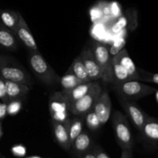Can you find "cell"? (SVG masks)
<instances>
[{"label":"cell","mask_w":158,"mask_h":158,"mask_svg":"<svg viewBox=\"0 0 158 158\" xmlns=\"http://www.w3.org/2000/svg\"><path fill=\"white\" fill-rule=\"evenodd\" d=\"M28 63L31 70L42 83L47 86H53L59 83L60 77L43 58L39 50L29 51Z\"/></svg>","instance_id":"1"},{"label":"cell","mask_w":158,"mask_h":158,"mask_svg":"<svg viewBox=\"0 0 158 158\" xmlns=\"http://www.w3.org/2000/svg\"><path fill=\"white\" fill-rule=\"evenodd\" d=\"M115 93L119 99L126 100H136L154 94L157 90L154 86L144 84L136 80H130L114 85Z\"/></svg>","instance_id":"2"},{"label":"cell","mask_w":158,"mask_h":158,"mask_svg":"<svg viewBox=\"0 0 158 158\" xmlns=\"http://www.w3.org/2000/svg\"><path fill=\"white\" fill-rule=\"evenodd\" d=\"M0 76L5 80L15 82L22 84L31 85V77L26 69L10 60V58L0 56Z\"/></svg>","instance_id":"3"},{"label":"cell","mask_w":158,"mask_h":158,"mask_svg":"<svg viewBox=\"0 0 158 158\" xmlns=\"http://www.w3.org/2000/svg\"><path fill=\"white\" fill-rule=\"evenodd\" d=\"M112 124L115 137L121 149H132L134 140L126 116L120 111H115L113 115Z\"/></svg>","instance_id":"4"},{"label":"cell","mask_w":158,"mask_h":158,"mask_svg":"<svg viewBox=\"0 0 158 158\" xmlns=\"http://www.w3.org/2000/svg\"><path fill=\"white\" fill-rule=\"evenodd\" d=\"M100 66L101 80L106 83H114L112 71V56L107 46L100 42H94L90 48Z\"/></svg>","instance_id":"5"},{"label":"cell","mask_w":158,"mask_h":158,"mask_svg":"<svg viewBox=\"0 0 158 158\" xmlns=\"http://www.w3.org/2000/svg\"><path fill=\"white\" fill-rule=\"evenodd\" d=\"M102 91H103V89H102L101 86L97 82L94 87L86 95L71 103V114L73 116L84 117L89 111L94 109Z\"/></svg>","instance_id":"6"},{"label":"cell","mask_w":158,"mask_h":158,"mask_svg":"<svg viewBox=\"0 0 158 158\" xmlns=\"http://www.w3.org/2000/svg\"><path fill=\"white\" fill-rule=\"evenodd\" d=\"M49 109L52 120L65 123L69 118L70 104L62 91L55 92L49 98Z\"/></svg>","instance_id":"7"},{"label":"cell","mask_w":158,"mask_h":158,"mask_svg":"<svg viewBox=\"0 0 158 158\" xmlns=\"http://www.w3.org/2000/svg\"><path fill=\"white\" fill-rule=\"evenodd\" d=\"M119 100L126 115L134 123L135 127L139 131H140L143 123H145L148 118V114H146L142 110L141 108L136 103L135 101L121 100V99H119Z\"/></svg>","instance_id":"8"},{"label":"cell","mask_w":158,"mask_h":158,"mask_svg":"<svg viewBox=\"0 0 158 158\" xmlns=\"http://www.w3.org/2000/svg\"><path fill=\"white\" fill-rule=\"evenodd\" d=\"M15 35L18 41L23 43L28 50L38 51V46L31 32L30 29L28 26L26 22L25 21L24 18L21 15L19 18L18 24L15 31Z\"/></svg>","instance_id":"9"},{"label":"cell","mask_w":158,"mask_h":158,"mask_svg":"<svg viewBox=\"0 0 158 158\" xmlns=\"http://www.w3.org/2000/svg\"><path fill=\"white\" fill-rule=\"evenodd\" d=\"M79 56L84 64L90 81L101 80V70L100 66L90 48H84Z\"/></svg>","instance_id":"10"},{"label":"cell","mask_w":158,"mask_h":158,"mask_svg":"<svg viewBox=\"0 0 158 158\" xmlns=\"http://www.w3.org/2000/svg\"><path fill=\"white\" fill-rule=\"evenodd\" d=\"M111 107L112 103L109 94L106 91H102L97 103L93 109L102 125L105 124L110 119Z\"/></svg>","instance_id":"11"},{"label":"cell","mask_w":158,"mask_h":158,"mask_svg":"<svg viewBox=\"0 0 158 158\" xmlns=\"http://www.w3.org/2000/svg\"><path fill=\"white\" fill-rule=\"evenodd\" d=\"M6 93L9 102L13 100H21L26 97L29 91V86L15 82L5 80Z\"/></svg>","instance_id":"12"},{"label":"cell","mask_w":158,"mask_h":158,"mask_svg":"<svg viewBox=\"0 0 158 158\" xmlns=\"http://www.w3.org/2000/svg\"><path fill=\"white\" fill-rule=\"evenodd\" d=\"M93 139L90 134L86 131H83L81 134L74 140L71 144L73 152L77 157H80L83 154L90 151L93 148Z\"/></svg>","instance_id":"13"},{"label":"cell","mask_w":158,"mask_h":158,"mask_svg":"<svg viewBox=\"0 0 158 158\" xmlns=\"http://www.w3.org/2000/svg\"><path fill=\"white\" fill-rule=\"evenodd\" d=\"M140 132L148 143L151 144H157L158 140V123L157 119L148 116Z\"/></svg>","instance_id":"14"},{"label":"cell","mask_w":158,"mask_h":158,"mask_svg":"<svg viewBox=\"0 0 158 158\" xmlns=\"http://www.w3.org/2000/svg\"><path fill=\"white\" fill-rule=\"evenodd\" d=\"M52 129H53L54 137L57 143L66 151H69L71 149V143L69 141L68 136L67 127L66 122L60 123L52 120Z\"/></svg>","instance_id":"15"},{"label":"cell","mask_w":158,"mask_h":158,"mask_svg":"<svg viewBox=\"0 0 158 158\" xmlns=\"http://www.w3.org/2000/svg\"><path fill=\"white\" fill-rule=\"evenodd\" d=\"M20 13L9 9H0V27L15 34Z\"/></svg>","instance_id":"16"},{"label":"cell","mask_w":158,"mask_h":158,"mask_svg":"<svg viewBox=\"0 0 158 158\" xmlns=\"http://www.w3.org/2000/svg\"><path fill=\"white\" fill-rule=\"evenodd\" d=\"M96 83H97V81L86 82V83H83L78 85L77 86L69 89V90H62V93L65 96V97L67 99L69 104H71L74 101L86 95L94 87Z\"/></svg>","instance_id":"17"},{"label":"cell","mask_w":158,"mask_h":158,"mask_svg":"<svg viewBox=\"0 0 158 158\" xmlns=\"http://www.w3.org/2000/svg\"><path fill=\"white\" fill-rule=\"evenodd\" d=\"M117 58L119 63L125 68L128 73L131 80H139V74L138 70L137 69L135 64L134 63L133 60L130 57L129 54H128L127 51L125 49H121L117 55L114 56Z\"/></svg>","instance_id":"18"},{"label":"cell","mask_w":158,"mask_h":158,"mask_svg":"<svg viewBox=\"0 0 158 158\" xmlns=\"http://www.w3.org/2000/svg\"><path fill=\"white\" fill-rule=\"evenodd\" d=\"M84 123V117L82 116H74L73 118H69L66 121L68 136L71 144L83 131Z\"/></svg>","instance_id":"19"},{"label":"cell","mask_w":158,"mask_h":158,"mask_svg":"<svg viewBox=\"0 0 158 158\" xmlns=\"http://www.w3.org/2000/svg\"><path fill=\"white\" fill-rule=\"evenodd\" d=\"M19 47V41L15 34L0 27V49L15 51Z\"/></svg>","instance_id":"20"},{"label":"cell","mask_w":158,"mask_h":158,"mask_svg":"<svg viewBox=\"0 0 158 158\" xmlns=\"http://www.w3.org/2000/svg\"><path fill=\"white\" fill-rule=\"evenodd\" d=\"M112 71L114 85L131 80L127 71L119 63L115 56H112Z\"/></svg>","instance_id":"21"},{"label":"cell","mask_w":158,"mask_h":158,"mask_svg":"<svg viewBox=\"0 0 158 158\" xmlns=\"http://www.w3.org/2000/svg\"><path fill=\"white\" fill-rule=\"evenodd\" d=\"M69 70L76 77H77L80 80H81L82 81L90 82V80H89V77H88L87 72L86 70V68H85L84 64H83L80 56H78L73 60L70 68H69Z\"/></svg>","instance_id":"22"},{"label":"cell","mask_w":158,"mask_h":158,"mask_svg":"<svg viewBox=\"0 0 158 158\" xmlns=\"http://www.w3.org/2000/svg\"><path fill=\"white\" fill-rule=\"evenodd\" d=\"M59 83L63 88V90H69V89L77 86L78 85L83 83H86V82L82 81L71 72H68L64 76L60 77Z\"/></svg>","instance_id":"23"},{"label":"cell","mask_w":158,"mask_h":158,"mask_svg":"<svg viewBox=\"0 0 158 158\" xmlns=\"http://www.w3.org/2000/svg\"><path fill=\"white\" fill-rule=\"evenodd\" d=\"M84 122L90 131H97L101 127L100 120L94 110H90L84 116Z\"/></svg>","instance_id":"24"},{"label":"cell","mask_w":158,"mask_h":158,"mask_svg":"<svg viewBox=\"0 0 158 158\" xmlns=\"http://www.w3.org/2000/svg\"><path fill=\"white\" fill-rule=\"evenodd\" d=\"M7 106V114L10 115H14L19 111L21 109V100H13L9 102Z\"/></svg>","instance_id":"25"},{"label":"cell","mask_w":158,"mask_h":158,"mask_svg":"<svg viewBox=\"0 0 158 158\" xmlns=\"http://www.w3.org/2000/svg\"><path fill=\"white\" fill-rule=\"evenodd\" d=\"M0 100L2 101V103H9V100H8L7 97H6L5 80L3 78H2L1 76H0Z\"/></svg>","instance_id":"26"},{"label":"cell","mask_w":158,"mask_h":158,"mask_svg":"<svg viewBox=\"0 0 158 158\" xmlns=\"http://www.w3.org/2000/svg\"><path fill=\"white\" fill-rule=\"evenodd\" d=\"M92 151L96 158H110L100 146H97V145L93 147Z\"/></svg>","instance_id":"27"},{"label":"cell","mask_w":158,"mask_h":158,"mask_svg":"<svg viewBox=\"0 0 158 158\" xmlns=\"http://www.w3.org/2000/svg\"><path fill=\"white\" fill-rule=\"evenodd\" d=\"M124 44H125L124 41L119 42V43H114L110 49L109 48L110 53V55L112 56L117 55V54L118 53L120 50H121V49H123V46H124Z\"/></svg>","instance_id":"28"},{"label":"cell","mask_w":158,"mask_h":158,"mask_svg":"<svg viewBox=\"0 0 158 158\" xmlns=\"http://www.w3.org/2000/svg\"><path fill=\"white\" fill-rule=\"evenodd\" d=\"M126 25V20L124 19H120V21L118 23H116L114 26L112 27V31L114 32H120V29H123Z\"/></svg>","instance_id":"29"},{"label":"cell","mask_w":158,"mask_h":158,"mask_svg":"<svg viewBox=\"0 0 158 158\" xmlns=\"http://www.w3.org/2000/svg\"><path fill=\"white\" fill-rule=\"evenodd\" d=\"M12 152L17 156H23L26 154V149L23 146H15V148H12Z\"/></svg>","instance_id":"30"},{"label":"cell","mask_w":158,"mask_h":158,"mask_svg":"<svg viewBox=\"0 0 158 158\" xmlns=\"http://www.w3.org/2000/svg\"><path fill=\"white\" fill-rule=\"evenodd\" d=\"M7 114V105L5 103H0V119L3 118Z\"/></svg>","instance_id":"31"},{"label":"cell","mask_w":158,"mask_h":158,"mask_svg":"<svg viewBox=\"0 0 158 158\" xmlns=\"http://www.w3.org/2000/svg\"><path fill=\"white\" fill-rule=\"evenodd\" d=\"M121 158H133L132 149H122Z\"/></svg>","instance_id":"32"},{"label":"cell","mask_w":158,"mask_h":158,"mask_svg":"<svg viewBox=\"0 0 158 158\" xmlns=\"http://www.w3.org/2000/svg\"><path fill=\"white\" fill-rule=\"evenodd\" d=\"M80 158H96V157L95 155H94V153H93L92 149H91L90 151H87L86 153L83 154V155L80 156Z\"/></svg>","instance_id":"33"},{"label":"cell","mask_w":158,"mask_h":158,"mask_svg":"<svg viewBox=\"0 0 158 158\" xmlns=\"http://www.w3.org/2000/svg\"><path fill=\"white\" fill-rule=\"evenodd\" d=\"M0 136H1V128H0Z\"/></svg>","instance_id":"34"}]
</instances>
